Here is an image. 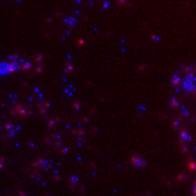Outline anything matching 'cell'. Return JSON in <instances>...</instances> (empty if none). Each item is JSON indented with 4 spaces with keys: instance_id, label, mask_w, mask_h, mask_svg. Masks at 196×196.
<instances>
[{
    "instance_id": "cell-2",
    "label": "cell",
    "mask_w": 196,
    "mask_h": 196,
    "mask_svg": "<svg viewBox=\"0 0 196 196\" xmlns=\"http://www.w3.org/2000/svg\"><path fill=\"white\" fill-rule=\"evenodd\" d=\"M183 86V89L187 92L194 91L195 85H194V76L193 74H191L190 76H187V78H185Z\"/></svg>"
},
{
    "instance_id": "cell-1",
    "label": "cell",
    "mask_w": 196,
    "mask_h": 196,
    "mask_svg": "<svg viewBox=\"0 0 196 196\" xmlns=\"http://www.w3.org/2000/svg\"><path fill=\"white\" fill-rule=\"evenodd\" d=\"M19 68V65L17 61L14 62H2L0 63V76L8 74Z\"/></svg>"
}]
</instances>
